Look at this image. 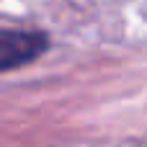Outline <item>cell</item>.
<instances>
[{
  "instance_id": "1",
  "label": "cell",
  "mask_w": 147,
  "mask_h": 147,
  "mask_svg": "<svg viewBox=\"0 0 147 147\" xmlns=\"http://www.w3.org/2000/svg\"><path fill=\"white\" fill-rule=\"evenodd\" d=\"M49 49V36L39 28H0V72L31 65Z\"/></svg>"
}]
</instances>
